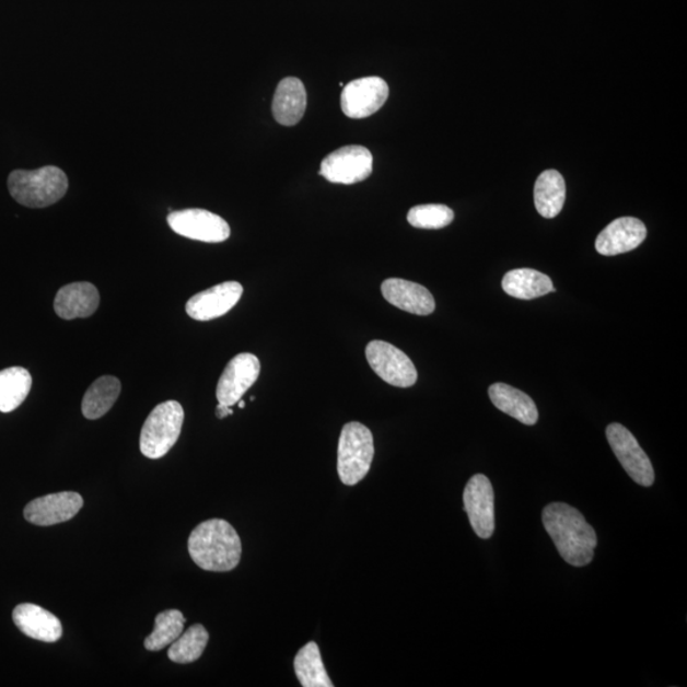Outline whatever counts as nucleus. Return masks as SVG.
I'll return each instance as SVG.
<instances>
[{"label": "nucleus", "mask_w": 687, "mask_h": 687, "mask_svg": "<svg viewBox=\"0 0 687 687\" xmlns=\"http://www.w3.org/2000/svg\"><path fill=\"white\" fill-rule=\"evenodd\" d=\"M543 523L568 564L584 567L591 563L597 535L580 511L567 503H551L543 511Z\"/></svg>", "instance_id": "obj_1"}, {"label": "nucleus", "mask_w": 687, "mask_h": 687, "mask_svg": "<svg viewBox=\"0 0 687 687\" xmlns=\"http://www.w3.org/2000/svg\"><path fill=\"white\" fill-rule=\"evenodd\" d=\"M187 548L194 563L208 572H230L240 564L241 538L224 520L200 523L193 531Z\"/></svg>", "instance_id": "obj_2"}, {"label": "nucleus", "mask_w": 687, "mask_h": 687, "mask_svg": "<svg viewBox=\"0 0 687 687\" xmlns=\"http://www.w3.org/2000/svg\"><path fill=\"white\" fill-rule=\"evenodd\" d=\"M8 189L21 206L46 208L65 197L68 191V177L56 166L34 171L15 170L8 177Z\"/></svg>", "instance_id": "obj_3"}, {"label": "nucleus", "mask_w": 687, "mask_h": 687, "mask_svg": "<svg viewBox=\"0 0 687 687\" xmlns=\"http://www.w3.org/2000/svg\"><path fill=\"white\" fill-rule=\"evenodd\" d=\"M374 457L373 435L357 421L344 426L338 447V474L344 486L353 487L369 474Z\"/></svg>", "instance_id": "obj_4"}, {"label": "nucleus", "mask_w": 687, "mask_h": 687, "mask_svg": "<svg viewBox=\"0 0 687 687\" xmlns=\"http://www.w3.org/2000/svg\"><path fill=\"white\" fill-rule=\"evenodd\" d=\"M184 418L183 406L177 401L155 406L140 433V452L151 459L166 456L182 434Z\"/></svg>", "instance_id": "obj_5"}, {"label": "nucleus", "mask_w": 687, "mask_h": 687, "mask_svg": "<svg viewBox=\"0 0 687 687\" xmlns=\"http://www.w3.org/2000/svg\"><path fill=\"white\" fill-rule=\"evenodd\" d=\"M366 361L388 385L408 388L417 384L418 372L411 359L393 344L374 340L365 348Z\"/></svg>", "instance_id": "obj_6"}, {"label": "nucleus", "mask_w": 687, "mask_h": 687, "mask_svg": "<svg viewBox=\"0 0 687 687\" xmlns=\"http://www.w3.org/2000/svg\"><path fill=\"white\" fill-rule=\"evenodd\" d=\"M606 436L615 456L630 478L639 486L652 487L655 479L653 466L644 450L639 446L636 436L619 423L608 426Z\"/></svg>", "instance_id": "obj_7"}, {"label": "nucleus", "mask_w": 687, "mask_h": 687, "mask_svg": "<svg viewBox=\"0 0 687 687\" xmlns=\"http://www.w3.org/2000/svg\"><path fill=\"white\" fill-rule=\"evenodd\" d=\"M372 171V153L362 145H348L327 155L318 174L333 184L353 185L369 178Z\"/></svg>", "instance_id": "obj_8"}, {"label": "nucleus", "mask_w": 687, "mask_h": 687, "mask_svg": "<svg viewBox=\"0 0 687 687\" xmlns=\"http://www.w3.org/2000/svg\"><path fill=\"white\" fill-rule=\"evenodd\" d=\"M172 231L179 236L207 244H220L229 240L231 229L222 217L205 209H184L167 217Z\"/></svg>", "instance_id": "obj_9"}, {"label": "nucleus", "mask_w": 687, "mask_h": 687, "mask_svg": "<svg viewBox=\"0 0 687 687\" xmlns=\"http://www.w3.org/2000/svg\"><path fill=\"white\" fill-rule=\"evenodd\" d=\"M465 511L475 534L488 540L496 529L494 489L486 475L476 474L464 490Z\"/></svg>", "instance_id": "obj_10"}, {"label": "nucleus", "mask_w": 687, "mask_h": 687, "mask_svg": "<svg viewBox=\"0 0 687 687\" xmlns=\"http://www.w3.org/2000/svg\"><path fill=\"white\" fill-rule=\"evenodd\" d=\"M388 85L380 77L350 82L341 93V110L350 119H364L377 113L388 98Z\"/></svg>", "instance_id": "obj_11"}, {"label": "nucleus", "mask_w": 687, "mask_h": 687, "mask_svg": "<svg viewBox=\"0 0 687 687\" xmlns=\"http://www.w3.org/2000/svg\"><path fill=\"white\" fill-rule=\"evenodd\" d=\"M259 358L252 353H241L225 366L217 386V400L220 404L236 405L260 376Z\"/></svg>", "instance_id": "obj_12"}, {"label": "nucleus", "mask_w": 687, "mask_h": 687, "mask_svg": "<svg viewBox=\"0 0 687 687\" xmlns=\"http://www.w3.org/2000/svg\"><path fill=\"white\" fill-rule=\"evenodd\" d=\"M244 287L238 282H224L191 296L186 303V312L197 322H210L222 317L236 306Z\"/></svg>", "instance_id": "obj_13"}, {"label": "nucleus", "mask_w": 687, "mask_h": 687, "mask_svg": "<svg viewBox=\"0 0 687 687\" xmlns=\"http://www.w3.org/2000/svg\"><path fill=\"white\" fill-rule=\"evenodd\" d=\"M83 506V498L74 491H61L34 499L26 505L25 519L36 526H53L75 517Z\"/></svg>", "instance_id": "obj_14"}, {"label": "nucleus", "mask_w": 687, "mask_h": 687, "mask_svg": "<svg viewBox=\"0 0 687 687\" xmlns=\"http://www.w3.org/2000/svg\"><path fill=\"white\" fill-rule=\"evenodd\" d=\"M645 237L647 229L642 221L632 217H622L608 224L598 234L596 249L604 256L626 254L642 245Z\"/></svg>", "instance_id": "obj_15"}, {"label": "nucleus", "mask_w": 687, "mask_h": 687, "mask_svg": "<svg viewBox=\"0 0 687 687\" xmlns=\"http://www.w3.org/2000/svg\"><path fill=\"white\" fill-rule=\"evenodd\" d=\"M384 299L409 314L428 316L435 310L434 296L428 289L409 280L392 278L381 287Z\"/></svg>", "instance_id": "obj_16"}, {"label": "nucleus", "mask_w": 687, "mask_h": 687, "mask_svg": "<svg viewBox=\"0 0 687 687\" xmlns=\"http://www.w3.org/2000/svg\"><path fill=\"white\" fill-rule=\"evenodd\" d=\"M13 621L23 634L56 643L62 636V627L56 615L35 604H21L13 610Z\"/></svg>", "instance_id": "obj_17"}, {"label": "nucleus", "mask_w": 687, "mask_h": 687, "mask_svg": "<svg viewBox=\"0 0 687 687\" xmlns=\"http://www.w3.org/2000/svg\"><path fill=\"white\" fill-rule=\"evenodd\" d=\"M100 306L97 288L89 282L68 284L59 289L54 310L65 319L90 317Z\"/></svg>", "instance_id": "obj_18"}, {"label": "nucleus", "mask_w": 687, "mask_h": 687, "mask_svg": "<svg viewBox=\"0 0 687 687\" xmlns=\"http://www.w3.org/2000/svg\"><path fill=\"white\" fill-rule=\"evenodd\" d=\"M307 107V92L295 77L280 81L272 101V115L284 127H293L302 120Z\"/></svg>", "instance_id": "obj_19"}, {"label": "nucleus", "mask_w": 687, "mask_h": 687, "mask_svg": "<svg viewBox=\"0 0 687 687\" xmlns=\"http://www.w3.org/2000/svg\"><path fill=\"white\" fill-rule=\"evenodd\" d=\"M489 397L496 408L526 426H535L538 420L536 404L528 395L505 384L489 387Z\"/></svg>", "instance_id": "obj_20"}, {"label": "nucleus", "mask_w": 687, "mask_h": 687, "mask_svg": "<svg viewBox=\"0 0 687 687\" xmlns=\"http://www.w3.org/2000/svg\"><path fill=\"white\" fill-rule=\"evenodd\" d=\"M502 287L506 294L519 300H535L557 291L548 276L534 269H515L506 272Z\"/></svg>", "instance_id": "obj_21"}, {"label": "nucleus", "mask_w": 687, "mask_h": 687, "mask_svg": "<svg viewBox=\"0 0 687 687\" xmlns=\"http://www.w3.org/2000/svg\"><path fill=\"white\" fill-rule=\"evenodd\" d=\"M567 187L563 176L556 170H548L538 176L535 184V206L544 218H556L564 207Z\"/></svg>", "instance_id": "obj_22"}, {"label": "nucleus", "mask_w": 687, "mask_h": 687, "mask_svg": "<svg viewBox=\"0 0 687 687\" xmlns=\"http://www.w3.org/2000/svg\"><path fill=\"white\" fill-rule=\"evenodd\" d=\"M121 382L114 376H103L93 382L82 401L84 418L97 420L106 416L119 399Z\"/></svg>", "instance_id": "obj_23"}, {"label": "nucleus", "mask_w": 687, "mask_h": 687, "mask_svg": "<svg viewBox=\"0 0 687 687\" xmlns=\"http://www.w3.org/2000/svg\"><path fill=\"white\" fill-rule=\"evenodd\" d=\"M33 387V377L22 366L0 371V412H12L20 408Z\"/></svg>", "instance_id": "obj_24"}, {"label": "nucleus", "mask_w": 687, "mask_h": 687, "mask_svg": "<svg viewBox=\"0 0 687 687\" xmlns=\"http://www.w3.org/2000/svg\"><path fill=\"white\" fill-rule=\"evenodd\" d=\"M295 676L303 687H333L326 673L322 653L315 642L301 648L294 659Z\"/></svg>", "instance_id": "obj_25"}, {"label": "nucleus", "mask_w": 687, "mask_h": 687, "mask_svg": "<svg viewBox=\"0 0 687 687\" xmlns=\"http://www.w3.org/2000/svg\"><path fill=\"white\" fill-rule=\"evenodd\" d=\"M209 642V634L200 624L187 629L179 636L168 650V659L175 663H193L201 657Z\"/></svg>", "instance_id": "obj_26"}, {"label": "nucleus", "mask_w": 687, "mask_h": 687, "mask_svg": "<svg viewBox=\"0 0 687 687\" xmlns=\"http://www.w3.org/2000/svg\"><path fill=\"white\" fill-rule=\"evenodd\" d=\"M186 619L182 612L166 610L158 615L154 630L144 640L145 650L159 652L175 642L183 634Z\"/></svg>", "instance_id": "obj_27"}, {"label": "nucleus", "mask_w": 687, "mask_h": 687, "mask_svg": "<svg viewBox=\"0 0 687 687\" xmlns=\"http://www.w3.org/2000/svg\"><path fill=\"white\" fill-rule=\"evenodd\" d=\"M455 213L447 206L426 205L409 210L408 222L420 230H441L454 221Z\"/></svg>", "instance_id": "obj_28"}, {"label": "nucleus", "mask_w": 687, "mask_h": 687, "mask_svg": "<svg viewBox=\"0 0 687 687\" xmlns=\"http://www.w3.org/2000/svg\"><path fill=\"white\" fill-rule=\"evenodd\" d=\"M233 410L231 408V406L228 405H223V404H218L217 406V417L220 419H224L228 418L229 416H232Z\"/></svg>", "instance_id": "obj_29"}, {"label": "nucleus", "mask_w": 687, "mask_h": 687, "mask_svg": "<svg viewBox=\"0 0 687 687\" xmlns=\"http://www.w3.org/2000/svg\"><path fill=\"white\" fill-rule=\"evenodd\" d=\"M237 404L240 406V409H245V406H246L245 401L240 400Z\"/></svg>", "instance_id": "obj_30"}]
</instances>
